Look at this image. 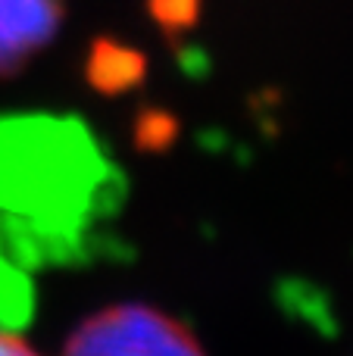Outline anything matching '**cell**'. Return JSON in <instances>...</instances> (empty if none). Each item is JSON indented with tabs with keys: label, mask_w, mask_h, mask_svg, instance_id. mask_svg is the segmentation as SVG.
I'll use <instances>...</instances> for the list:
<instances>
[{
	"label": "cell",
	"mask_w": 353,
	"mask_h": 356,
	"mask_svg": "<svg viewBox=\"0 0 353 356\" xmlns=\"http://www.w3.org/2000/svg\"><path fill=\"white\" fill-rule=\"evenodd\" d=\"M0 356H41L28 341H22L19 334L0 328Z\"/></svg>",
	"instance_id": "5"
},
{
	"label": "cell",
	"mask_w": 353,
	"mask_h": 356,
	"mask_svg": "<svg viewBox=\"0 0 353 356\" xmlns=\"http://www.w3.org/2000/svg\"><path fill=\"white\" fill-rule=\"evenodd\" d=\"M63 0H0V75H16L56 38Z\"/></svg>",
	"instance_id": "2"
},
{
	"label": "cell",
	"mask_w": 353,
	"mask_h": 356,
	"mask_svg": "<svg viewBox=\"0 0 353 356\" xmlns=\"http://www.w3.org/2000/svg\"><path fill=\"white\" fill-rule=\"evenodd\" d=\"M147 72V56L135 47L125 44L119 38H94L85 56V75L91 81V88L104 94H122L129 88H135Z\"/></svg>",
	"instance_id": "3"
},
{
	"label": "cell",
	"mask_w": 353,
	"mask_h": 356,
	"mask_svg": "<svg viewBox=\"0 0 353 356\" xmlns=\"http://www.w3.org/2000/svg\"><path fill=\"white\" fill-rule=\"evenodd\" d=\"M63 356H206L179 319L147 303H113L88 316Z\"/></svg>",
	"instance_id": "1"
},
{
	"label": "cell",
	"mask_w": 353,
	"mask_h": 356,
	"mask_svg": "<svg viewBox=\"0 0 353 356\" xmlns=\"http://www.w3.org/2000/svg\"><path fill=\"white\" fill-rule=\"evenodd\" d=\"M200 10H204L200 0H147V13L154 25L172 41L200 22Z\"/></svg>",
	"instance_id": "4"
}]
</instances>
